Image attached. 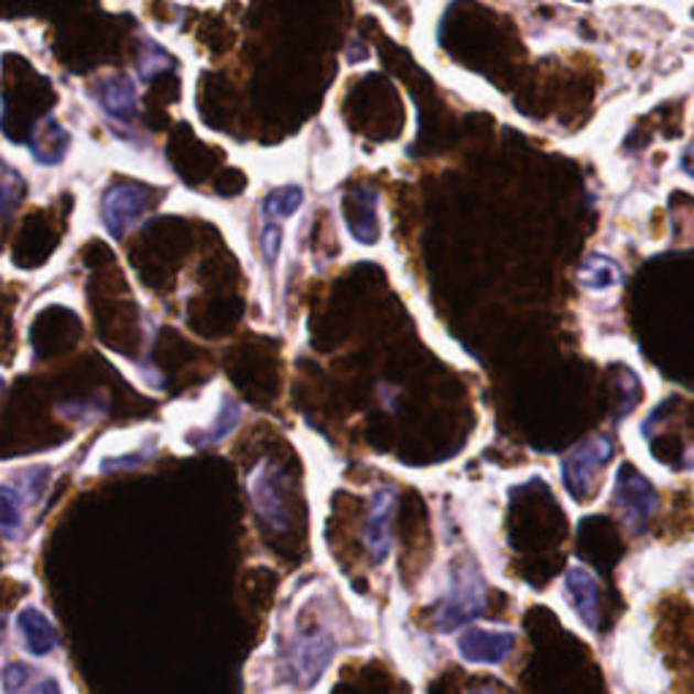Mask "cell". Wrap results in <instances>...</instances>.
I'll return each instance as SVG.
<instances>
[{
	"label": "cell",
	"mask_w": 694,
	"mask_h": 694,
	"mask_svg": "<svg viewBox=\"0 0 694 694\" xmlns=\"http://www.w3.org/2000/svg\"><path fill=\"white\" fill-rule=\"evenodd\" d=\"M46 484H50V469L31 467L17 475L11 484L0 486V538L9 543L22 538L28 510L44 497Z\"/></svg>",
	"instance_id": "cell-1"
},
{
	"label": "cell",
	"mask_w": 694,
	"mask_h": 694,
	"mask_svg": "<svg viewBox=\"0 0 694 694\" xmlns=\"http://www.w3.org/2000/svg\"><path fill=\"white\" fill-rule=\"evenodd\" d=\"M147 196L144 187L139 185H115L104 196V223L109 228V234L115 239H120L133 223L139 220L141 212L147 209Z\"/></svg>",
	"instance_id": "cell-2"
},
{
	"label": "cell",
	"mask_w": 694,
	"mask_h": 694,
	"mask_svg": "<svg viewBox=\"0 0 694 694\" xmlns=\"http://www.w3.org/2000/svg\"><path fill=\"white\" fill-rule=\"evenodd\" d=\"M17 629H20L22 646L28 649V654L33 657H46L50 651L57 649V629L52 627V621L46 619L41 610L25 608L17 616Z\"/></svg>",
	"instance_id": "cell-3"
},
{
	"label": "cell",
	"mask_w": 694,
	"mask_h": 694,
	"mask_svg": "<svg viewBox=\"0 0 694 694\" xmlns=\"http://www.w3.org/2000/svg\"><path fill=\"white\" fill-rule=\"evenodd\" d=\"M98 98H101L104 109L111 117L126 120V117L133 115V106H137V87L126 76H115V79L104 82V87L98 90Z\"/></svg>",
	"instance_id": "cell-4"
},
{
	"label": "cell",
	"mask_w": 694,
	"mask_h": 694,
	"mask_svg": "<svg viewBox=\"0 0 694 694\" xmlns=\"http://www.w3.org/2000/svg\"><path fill=\"white\" fill-rule=\"evenodd\" d=\"M68 147V133L55 120H44L33 133V150L41 163H57Z\"/></svg>",
	"instance_id": "cell-5"
},
{
	"label": "cell",
	"mask_w": 694,
	"mask_h": 694,
	"mask_svg": "<svg viewBox=\"0 0 694 694\" xmlns=\"http://www.w3.org/2000/svg\"><path fill=\"white\" fill-rule=\"evenodd\" d=\"M299 204H302V191L299 187H282V191H274L267 198L263 209L272 217H288L299 209Z\"/></svg>",
	"instance_id": "cell-6"
},
{
	"label": "cell",
	"mask_w": 694,
	"mask_h": 694,
	"mask_svg": "<svg viewBox=\"0 0 694 694\" xmlns=\"http://www.w3.org/2000/svg\"><path fill=\"white\" fill-rule=\"evenodd\" d=\"M0 198H3V215H9L11 209L20 204L22 191H25V182L20 180L11 169H0Z\"/></svg>",
	"instance_id": "cell-7"
},
{
	"label": "cell",
	"mask_w": 694,
	"mask_h": 694,
	"mask_svg": "<svg viewBox=\"0 0 694 694\" xmlns=\"http://www.w3.org/2000/svg\"><path fill=\"white\" fill-rule=\"evenodd\" d=\"M166 68H172V61L158 46H147L144 57H141V74H144V79H152V76H158Z\"/></svg>",
	"instance_id": "cell-8"
},
{
	"label": "cell",
	"mask_w": 694,
	"mask_h": 694,
	"mask_svg": "<svg viewBox=\"0 0 694 694\" xmlns=\"http://www.w3.org/2000/svg\"><path fill=\"white\" fill-rule=\"evenodd\" d=\"M28 668H22V664H9L3 673V684H6V692L9 694H20L22 690H25V681H28Z\"/></svg>",
	"instance_id": "cell-9"
},
{
	"label": "cell",
	"mask_w": 694,
	"mask_h": 694,
	"mask_svg": "<svg viewBox=\"0 0 694 694\" xmlns=\"http://www.w3.org/2000/svg\"><path fill=\"white\" fill-rule=\"evenodd\" d=\"M278 245H280V231L278 228H267V231H263V252H267L269 261L278 256Z\"/></svg>",
	"instance_id": "cell-10"
},
{
	"label": "cell",
	"mask_w": 694,
	"mask_h": 694,
	"mask_svg": "<svg viewBox=\"0 0 694 694\" xmlns=\"http://www.w3.org/2000/svg\"><path fill=\"white\" fill-rule=\"evenodd\" d=\"M33 694H61V686H57V681H41L39 690H35Z\"/></svg>",
	"instance_id": "cell-11"
},
{
	"label": "cell",
	"mask_w": 694,
	"mask_h": 694,
	"mask_svg": "<svg viewBox=\"0 0 694 694\" xmlns=\"http://www.w3.org/2000/svg\"><path fill=\"white\" fill-rule=\"evenodd\" d=\"M0 388H3V382H0Z\"/></svg>",
	"instance_id": "cell-12"
}]
</instances>
